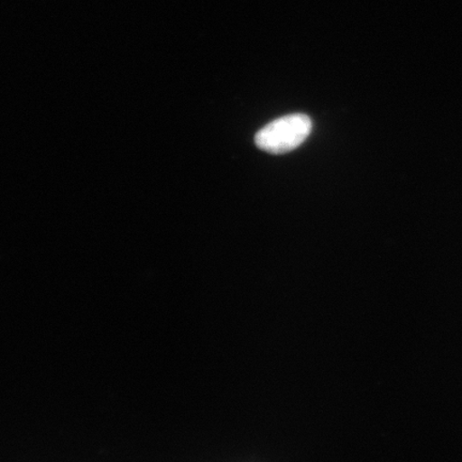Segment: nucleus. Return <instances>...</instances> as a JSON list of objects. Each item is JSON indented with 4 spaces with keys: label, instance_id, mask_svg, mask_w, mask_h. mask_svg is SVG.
Here are the masks:
<instances>
[{
    "label": "nucleus",
    "instance_id": "nucleus-1",
    "mask_svg": "<svg viewBox=\"0 0 462 462\" xmlns=\"http://www.w3.org/2000/svg\"><path fill=\"white\" fill-rule=\"evenodd\" d=\"M313 124L309 116L292 114L273 121L260 130L255 137L257 147L273 154L292 152L306 141Z\"/></svg>",
    "mask_w": 462,
    "mask_h": 462
}]
</instances>
